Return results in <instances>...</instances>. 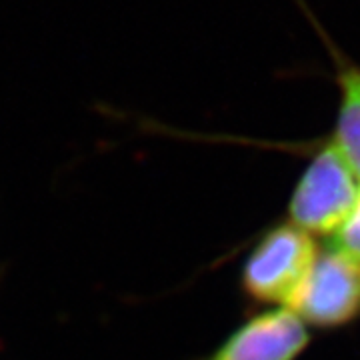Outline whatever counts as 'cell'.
Masks as SVG:
<instances>
[{
  "mask_svg": "<svg viewBox=\"0 0 360 360\" xmlns=\"http://www.w3.org/2000/svg\"><path fill=\"white\" fill-rule=\"evenodd\" d=\"M360 198V179L335 142H326L296 184L288 212L307 232L335 234Z\"/></svg>",
  "mask_w": 360,
  "mask_h": 360,
  "instance_id": "cell-1",
  "label": "cell"
},
{
  "mask_svg": "<svg viewBox=\"0 0 360 360\" xmlns=\"http://www.w3.org/2000/svg\"><path fill=\"white\" fill-rule=\"evenodd\" d=\"M284 304L300 321L319 326L345 324L360 310V264L328 246L326 252L316 255L307 276Z\"/></svg>",
  "mask_w": 360,
  "mask_h": 360,
  "instance_id": "cell-2",
  "label": "cell"
},
{
  "mask_svg": "<svg viewBox=\"0 0 360 360\" xmlns=\"http://www.w3.org/2000/svg\"><path fill=\"white\" fill-rule=\"evenodd\" d=\"M336 82L340 103L333 142L360 179V66H340Z\"/></svg>",
  "mask_w": 360,
  "mask_h": 360,
  "instance_id": "cell-5",
  "label": "cell"
},
{
  "mask_svg": "<svg viewBox=\"0 0 360 360\" xmlns=\"http://www.w3.org/2000/svg\"><path fill=\"white\" fill-rule=\"evenodd\" d=\"M330 248L345 252L360 264V198L347 222L333 234Z\"/></svg>",
  "mask_w": 360,
  "mask_h": 360,
  "instance_id": "cell-6",
  "label": "cell"
},
{
  "mask_svg": "<svg viewBox=\"0 0 360 360\" xmlns=\"http://www.w3.org/2000/svg\"><path fill=\"white\" fill-rule=\"evenodd\" d=\"M309 333L292 310H269L243 324L206 360H295Z\"/></svg>",
  "mask_w": 360,
  "mask_h": 360,
  "instance_id": "cell-4",
  "label": "cell"
},
{
  "mask_svg": "<svg viewBox=\"0 0 360 360\" xmlns=\"http://www.w3.org/2000/svg\"><path fill=\"white\" fill-rule=\"evenodd\" d=\"M310 234L295 224L270 231L252 250L243 270V286L260 302H286L316 260Z\"/></svg>",
  "mask_w": 360,
  "mask_h": 360,
  "instance_id": "cell-3",
  "label": "cell"
}]
</instances>
